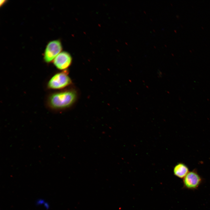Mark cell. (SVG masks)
<instances>
[{"mask_svg": "<svg viewBox=\"0 0 210 210\" xmlns=\"http://www.w3.org/2000/svg\"><path fill=\"white\" fill-rule=\"evenodd\" d=\"M76 93L73 90L56 92L51 94L49 96L47 104L52 109H63L72 105L76 100Z\"/></svg>", "mask_w": 210, "mask_h": 210, "instance_id": "1", "label": "cell"}, {"mask_svg": "<svg viewBox=\"0 0 210 210\" xmlns=\"http://www.w3.org/2000/svg\"><path fill=\"white\" fill-rule=\"evenodd\" d=\"M71 80L66 71L54 75L48 81L47 86L49 89L59 90L69 85Z\"/></svg>", "mask_w": 210, "mask_h": 210, "instance_id": "2", "label": "cell"}, {"mask_svg": "<svg viewBox=\"0 0 210 210\" xmlns=\"http://www.w3.org/2000/svg\"><path fill=\"white\" fill-rule=\"evenodd\" d=\"M62 46L58 40L50 41L47 44L43 54V59L47 63L53 61L55 57L61 52Z\"/></svg>", "mask_w": 210, "mask_h": 210, "instance_id": "3", "label": "cell"}, {"mask_svg": "<svg viewBox=\"0 0 210 210\" xmlns=\"http://www.w3.org/2000/svg\"><path fill=\"white\" fill-rule=\"evenodd\" d=\"M72 60L70 55L67 52L63 51L55 57L53 61V63L58 69L66 70L70 65Z\"/></svg>", "mask_w": 210, "mask_h": 210, "instance_id": "4", "label": "cell"}, {"mask_svg": "<svg viewBox=\"0 0 210 210\" xmlns=\"http://www.w3.org/2000/svg\"><path fill=\"white\" fill-rule=\"evenodd\" d=\"M201 178L195 171L189 172L184 178L183 183L185 186L189 189L197 188L201 183Z\"/></svg>", "mask_w": 210, "mask_h": 210, "instance_id": "5", "label": "cell"}, {"mask_svg": "<svg viewBox=\"0 0 210 210\" xmlns=\"http://www.w3.org/2000/svg\"><path fill=\"white\" fill-rule=\"evenodd\" d=\"M174 173L176 176L180 178H184L188 174L189 169L184 164L179 163L174 167L173 169Z\"/></svg>", "mask_w": 210, "mask_h": 210, "instance_id": "6", "label": "cell"}, {"mask_svg": "<svg viewBox=\"0 0 210 210\" xmlns=\"http://www.w3.org/2000/svg\"><path fill=\"white\" fill-rule=\"evenodd\" d=\"M45 202H44V201L43 200H38L37 202V203L38 204H44Z\"/></svg>", "mask_w": 210, "mask_h": 210, "instance_id": "7", "label": "cell"}, {"mask_svg": "<svg viewBox=\"0 0 210 210\" xmlns=\"http://www.w3.org/2000/svg\"><path fill=\"white\" fill-rule=\"evenodd\" d=\"M6 1H7L6 0H1L0 4V6L1 7L2 6L4 5Z\"/></svg>", "mask_w": 210, "mask_h": 210, "instance_id": "8", "label": "cell"}, {"mask_svg": "<svg viewBox=\"0 0 210 210\" xmlns=\"http://www.w3.org/2000/svg\"><path fill=\"white\" fill-rule=\"evenodd\" d=\"M44 206L47 209L49 208V205L47 203H45L44 204Z\"/></svg>", "mask_w": 210, "mask_h": 210, "instance_id": "9", "label": "cell"}]
</instances>
